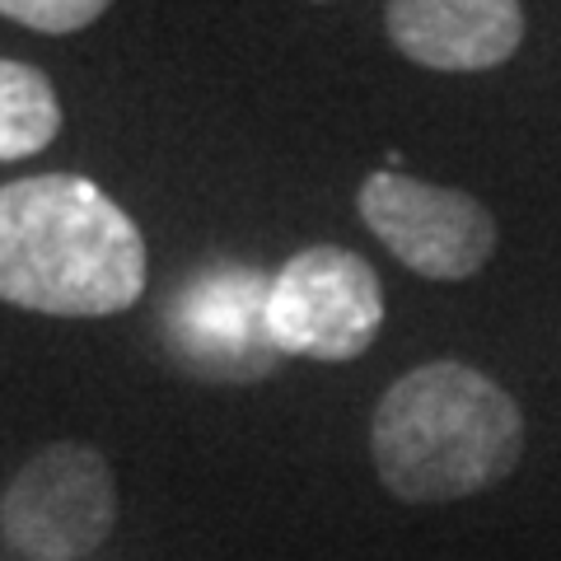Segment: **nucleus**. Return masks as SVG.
I'll return each mask as SVG.
<instances>
[{
	"mask_svg": "<svg viewBox=\"0 0 561 561\" xmlns=\"http://www.w3.org/2000/svg\"><path fill=\"white\" fill-rule=\"evenodd\" d=\"M146 290V239L99 183L38 173L0 187V300L51 319H108Z\"/></svg>",
	"mask_w": 561,
	"mask_h": 561,
	"instance_id": "nucleus-1",
	"label": "nucleus"
},
{
	"mask_svg": "<svg viewBox=\"0 0 561 561\" xmlns=\"http://www.w3.org/2000/svg\"><path fill=\"white\" fill-rule=\"evenodd\" d=\"M379 482L408 505H449L505 482L524 454L519 402L463 360H426L375 408Z\"/></svg>",
	"mask_w": 561,
	"mask_h": 561,
	"instance_id": "nucleus-2",
	"label": "nucleus"
},
{
	"mask_svg": "<svg viewBox=\"0 0 561 561\" xmlns=\"http://www.w3.org/2000/svg\"><path fill=\"white\" fill-rule=\"evenodd\" d=\"M117 524V482L94 445L57 440L14 472L0 496V534L28 561H84Z\"/></svg>",
	"mask_w": 561,
	"mask_h": 561,
	"instance_id": "nucleus-3",
	"label": "nucleus"
},
{
	"mask_svg": "<svg viewBox=\"0 0 561 561\" xmlns=\"http://www.w3.org/2000/svg\"><path fill=\"white\" fill-rule=\"evenodd\" d=\"M267 328L280 356L356 360L383 328L379 276L351 249L313 243L272 276Z\"/></svg>",
	"mask_w": 561,
	"mask_h": 561,
	"instance_id": "nucleus-4",
	"label": "nucleus"
},
{
	"mask_svg": "<svg viewBox=\"0 0 561 561\" xmlns=\"http://www.w3.org/2000/svg\"><path fill=\"white\" fill-rule=\"evenodd\" d=\"M267 290L262 276L243 262H210L164 309V337L183 370L216 383L267 379L286 356L267 328Z\"/></svg>",
	"mask_w": 561,
	"mask_h": 561,
	"instance_id": "nucleus-5",
	"label": "nucleus"
},
{
	"mask_svg": "<svg viewBox=\"0 0 561 561\" xmlns=\"http://www.w3.org/2000/svg\"><path fill=\"white\" fill-rule=\"evenodd\" d=\"M360 220L402 267L426 280H468L496 253V220L478 197L393 169L365 179Z\"/></svg>",
	"mask_w": 561,
	"mask_h": 561,
	"instance_id": "nucleus-6",
	"label": "nucleus"
},
{
	"mask_svg": "<svg viewBox=\"0 0 561 561\" xmlns=\"http://www.w3.org/2000/svg\"><path fill=\"white\" fill-rule=\"evenodd\" d=\"M389 38L431 70H491L524 43L519 0H389Z\"/></svg>",
	"mask_w": 561,
	"mask_h": 561,
	"instance_id": "nucleus-7",
	"label": "nucleus"
},
{
	"mask_svg": "<svg viewBox=\"0 0 561 561\" xmlns=\"http://www.w3.org/2000/svg\"><path fill=\"white\" fill-rule=\"evenodd\" d=\"M61 131V99L38 66L0 61V164L47 150Z\"/></svg>",
	"mask_w": 561,
	"mask_h": 561,
	"instance_id": "nucleus-8",
	"label": "nucleus"
},
{
	"mask_svg": "<svg viewBox=\"0 0 561 561\" xmlns=\"http://www.w3.org/2000/svg\"><path fill=\"white\" fill-rule=\"evenodd\" d=\"M113 0H0V14L38 33H80Z\"/></svg>",
	"mask_w": 561,
	"mask_h": 561,
	"instance_id": "nucleus-9",
	"label": "nucleus"
}]
</instances>
